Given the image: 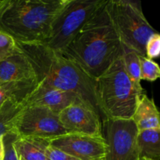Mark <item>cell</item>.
I'll return each mask as SVG.
<instances>
[{
  "label": "cell",
  "instance_id": "d6986e66",
  "mask_svg": "<svg viewBox=\"0 0 160 160\" xmlns=\"http://www.w3.org/2000/svg\"><path fill=\"white\" fill-rule=\"evenodd\" d=\"M141 62V81H155L160 77V68L157 63L152 59L146 56H140Z\"/></svg>",
  "mask_w": 160,
  "mask_h": 160
},
{
  "label": "cell",
  "instance_id": "8fae6325",
  "mask_svg": "<svg viewBox=\"0 0 160 160\" xmlns=\"http://www.w3.org/2000/svg\"><path fill=\"white\" fill-rule=\"evenodd\" d=\"M78 99L81 98L75 94L38 82L37 87L25 101V106H43L59 115L62 109Z\"/></svg>",
  "mask_w": 160,
  "mask_h": 160
},
{
  "label": "cell",
  "instance_id": "44dd1931",
  "mask_svg": "<svg viewBox=\"0 0 160 160\" xmlns=\"http://www.w3.org/2000/svg\"><path fill=\"white\" fill-rule=\"evenodd\" d=\"M17 137L18 135L13 131H10L3 136L5 147V155L3 160H19L18 156L13 147V143Z\"/></svg>",
  "mask_w": 160,
  "mask_h": 160
},
{
  "label": "cell",
  "instance_id": "7c38bea8",
  "mask_svg": "<svg viewBox=\"0 0 160 160\" xmlns=\"http://www.w3.org/2000/svg\"><path fill=\"white\" fill-rule=\"evenodd\" d=\"M34 79L37 78L31 62L19 48L12 56L0 62L1 82Z\"/></svg>",
  "mask_w": 160,
  "mask_h": 160
},
{
  "label": "cell",
  "instance_id": "5b68a950",
  "mask_svg": "<svg viewBox=\"0 0 160 160\" xmlns=\"http://www.w3.org/2000/svg\"><path fill=\"white\" fill-rule=\"evenodd\" d=\"M106 9L122 45L145 56V45L157 33L145 18L139 1L107 0Z\"/></svg>",
  "mask_w": 160,
  "mask_h": 160
},
{
  "label": "cell",
  "instance_id": "2e32d148",
  "mask_svg": "<svg viewBox=\"0 0 160 160\" xmlns=\"http://www.w3.org/2000/svg\"><path fill=\"white\" fill-rule=\"evenodd\" d=\"M136 142L139 156L159 160L160 129H147L138 131Z\"/></svg>",
  "mask_w": 160,
  "mask_h": 160
},
{
  "label": "cell",
  "instance_id": "30bf717a",
  "mask_svg": "<svg viewBox=\"0 0 160 160\" xmlns=\"http://www.w3.org/2000/svg\"><path fill=\"white\" fill-rule=\"evenodd\" d=\"M50 145L80 160L104 159L107 148L103 137L71 133L51 139Z\"/></svg>",
  "mask_w": 160,
  "mask_h": 160
},
{
  "label": "cell",
  "instance_id": "7a4b0ae2",
  "mask_svg": "<svg viewBox=\"0 0 160 160\" xmlns=\"http://www.w3.org/2000/svg\"><path fill=\"white\" fill-rule=\"evenodd\" d=\"M17 46L31 62L38 82L75 94L100 115L95 81L74 62L41 43L17 42Z\"/></svg>",
  "mask_w": 160,
  "mask_h": 160
},
{
  "label": "cell",
  "instance_id": "ffe728a7",
  "mask_svg": "<svg viewBox=\"0 0 160 160\" xmlns=\"http://www.w3.org/2000/svg\"><path fill=\"white\" fill-rule=\"evenodd\" d=\"M17 42L9 34L0 31V62L17 52Z\"/></svg>",
  "mask_w": 160,
  "mask_h": 160
},
{
  "label": "cell",
  "instance_id": "4fadbf2b",
  "mask_svg": "<svg viewBox=\"0 0 160 160\" xmlns=\"http://www.w3.org/2000/svg\"><path fill=\"white\" fill-rule=\"evenodd\" d=\"M132 120L138 131L160 129L159 112L154 100L148 98L145 94L141 95Z\"/></svg>",
  "mask_w": 160,
  "mask_h": 160
},
{
  "label": "cell",
  "instance_id": "9c48e42d",
  "mask_svg": "<svg viewBox=\"0 0 160 160\" xmlns=\"http://www.w3.org/2000/svg\"><path fill=\"white\" fill-rule=\"evenodd\" d=\"M59 119L67 133L103 137L100 115L84 100L78 99L62 109Z\"/></svg>",
  "mask_w": 160,
  "mask_h": 160
},
{
  "label": "cell",
  "instance_id": "5bb4252c",
  "mask_svg": "<svg viewBox=\"0 0 160 160\" xmlns=\"http://www.w3.org/2000/svg\"><path fill=\"white\" fill-rule=\"evenodd\" d=\"M50 140L35 137L18 136L13 143L19 160H46L45 152Z\"/></svg>",
  "mask_w": 160,
  "mask_h": 160
},
{
  "label": "cell",
  "instance_id": "ac0fdd59",
  "mask_svg": "<svg viewBox=\"0 0 160 160\" xmlns=\"http://www.w3.org/2000/svg\"><path fill=\"white\" fill-rule=\"evenodd\" d=\"M25 103L8 99L0 106V137L12 131L14 120Z\"/></svg>",
  "mask_w": 160,
  "mask_h": 160
},
{
  "label": "cell",
  "instance_id": "9a60e30c",
  "mask_svg": "<svg viewBox=\"0 0 160 160\" xmlns=\"http://www.w3.org/2000/svg\"><path fill=\"white\" fill-rule=\"evenodd\" d=\"M37 85V79L9 82L0 81V106L8 99L25 103Z\"/></svg>",
  "mask_w": 160,
  "mask_h": 160
},
{
  "label": "cell",
  "instance_id": "484cf974",
  "mask_svg": "<svg viewBox=\"0 0 160 160\" xmlns=\"http://www.w3.org/2000/svg\"><path fill=\"white\" fill-rule=\"evenodd\" d=\"M100 160H104V159H100Z\"/></svg>",
  "mask_w": 160,
  "mask_h": 160
},
{
  "label": "cell",
  "instance_id": "6da1fadb",
  "mask_svg": "<svg viewBox=\"0 0 160 160\" xmlns=\"http://www.w3.org/2000/svg\"><path fill=\"white\" fill-rule=\"evenodd\" d=\"M106 3L84 25L62 52L94 81L123 54V45L113 28Z\"/></svg>",
  "mask_w": 160,
  "mask_h": 160
},
{
  "label": "cell",
  "instance_id": "7402d4cb",
  "mask_svg": "<svg viewBox=\"0 0 160 160\" xmlns=\"http://www.w3.org/2000/svg\"><path fill=\"white\" fill-rule=\"evenodd\" d=\"M160 54V35L156 33L150 37L145 45V56L150 59H156Z\"/></svg>",
  "mask_w": 160,
  "mask_h": 160
},
{
  "label": "cell",
  "instance_id": "d4e9b609",
  "mask_svg": "<svg viewBox=\"0 0 160 160\" xmlns=\"http://www.w3.org/2000/svg\"><path fill=\"white\" fill-rule=\"evenodd\" d=\"M138 160H154V159H149V158H147V157H142V156H139Z\"/></svg>",
  "mask_w": 160,
  "mask_h": 160
},
{
  "label": "cell",
  "instance_id": "e0dca14e",
  "mask_svg": "<svg viewBox=\"0 0 160 160\" xmlns=\"http://www.w3.org/2000/svg\"><path fill=\"white\" fill-rule=\"evenodd\" d=\"M123 65L125 70L134 85V88L140 94L143 95V88L141 84V62L140 56L136 52L129 49L123 45Z\"/></svg>",
  "mask_w": 160,
  "mask_h": 160
},
{
  "label": "cell",
  "instance_id": "ba28073f",
  "mask_svg": "<svg viewBox=\"0 0 160 160\" xmlns=\"http://www.w3.org/2000/svg\"><path fill=\"white\" fill-rule=\"evenodd\" d=\"M102 125V136L107 145L104 160H138L136 142L138 131L132 119H105Z\"/></svg>",
  "mask_w": 160,
  "mask_h": 160
},
{
  "label": "cell",
  "instance_id": "cb8c5ba5",
  "mask_svg": "<svg viewBox=\"0 0 160 160\" xmlns=\"http://www.w3.org/2000/svg\"><path fill=\"white\" fill-rule=\"evenodd\" d=\"M5 155V147L4 142H3V136L0 137V160L4 159Z\"/></svg>",
  "mask_w": 160,
  "mask_h": 160
},
{
  "label": "cell",
  "instance_id": "277c9868",
  "mask_svg": "<svg viewBox=\"0 0 160 160\" xmlns=\"http://www.w3.org/2000/svg\"><path fill=\"white\" fill-rule=\"evenodd\" d=\"M95 93L102 120L132 119L142 94L127 74L122 55L95 80Z\"/></svg>",
  "mask_w": 160,
  "mask_h": 160
},
{
  "label": "cell",
  "instance_id": "603a6c76",
  "mask_svg": "<svg viewBox=\"0 0 160 160\" xmlns=\"http://www.w3.org/2000/svg\"><path fill=\"white\" fill-rule=\"evenodd\" d=\"M45 157L46 160H80L51 145L47 148L45 152Z\"/></svg>",
  "mask_w": 160,
  "mask_h": 160
},
{
  "label": "cell",
  "instance_id": "52a82bcc",
  "mask_svg": "<svg viewBox=\"0 0 160 160\" xmlns=\"http://www.w3.org/2000/svg\"><path fill=\"white\" fill-rule=\"evenodd\" d=\"M20 137L51 139L67 134L59 115L48 108L25 106L14 120L12 131Z\"/></svg>",
  "mask_w": 160,
  "mask_h": 160
},
{
  "label": "cell",
  "instance_id": "3957f363",
  "mask_svg": "<svg viewBox=\"0 0 160 160\" xmlns=\"http://www.w3.org/2000/svg\"><path fill=\"white\" fill-rule=\"evenodd\" d=\"M69 0L0 1V31L17 42L42 43L53 21Z\"/></svg>",
  "mask_w": 160,
  "mask_h": 160
},
{
  "label": "cell",
  "instance_id": "8992f818",
  "mask_svg": "<svg viewBox=\"0 0 160 160\" xmlns=\"http://www.w3.org/2000/svg\"><path fill=\"white\" fill-rule=\"evenodd\" d=\"M106 0H69L52 24L42 45L61 53Z\"/></svg>",
  "mask_w": 160,
  "mask_h": 160
}]
</instances>
